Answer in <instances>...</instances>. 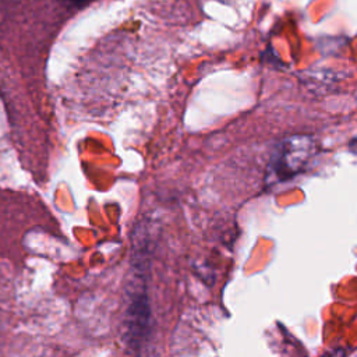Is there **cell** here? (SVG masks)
Listing matches in <instances>:
<instances>
[{"instance_id": "1", "label": "cell", "mask_w": 357, "mask_h": 357, "mask_svg": "<svg viewBox=\"0 0 357 357\" xmlns=\"http://www.w3.org/2000/svg\"><path fill=\"white\" fill-rule=\"evenodd\" d=\"M139 280H131L128 291V301L123 319V337L126 344L139 353L152 336V314L144 283V273Z\"/></svg>"}, {"instance_id": "3", "label": "cell", "mask_w": 357, "mask_h": 357, "mask_svg": "<svg viewBox=\"0 0 357 357\" xmlns=\"http://www.w3.org/2000/svg\"><path fill=\"white\" fill-rule=\"evenodd\" d=\"M64 1L68 4H73V6H85L92 0H64Z\"/></svg>"}, {"instance_id": "2", "label": "cell", "mask_w": 357, "mask_h": 357, "mask_svg": "<svg viewBox=\"0 0 357 357\" xmlns=\"http://www.w3.org/2000/svg\"><path fill=\"white\" fill-rule=\"evenodd\" d=\"M314 155V142L308 135H291L278 144L268 165L269 177L279 183L293 178L304 170Z\"/></svg>"}]
</instances>
